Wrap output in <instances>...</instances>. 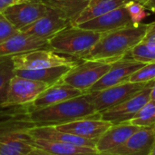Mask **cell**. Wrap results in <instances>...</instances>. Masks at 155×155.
<instances>
[{"label": "cell", "mask_w": 155, "mask_h": 155, "mask_svg": "<svg viewBox=\"0 0 155 155\" xmlns=\"http://www.w3.org/2000/svg\"><path fill=\"white\" fill-rule=\"evenodd\" d=\"M153 83L154 81L150 82L145 88L125 102L100 113V118L111 123L112 124L129 122L151 100V91Z\"/></svg>", "instance_id": "cell-9"}, {"label": "cell", "mask_w": 155, "mask_h": 155, "mask_svg": "<svg viewBox=\"0 0 155 155\" xmlns=\"http://www.w3.org/2000/svg\"><path fill=\"white\" fill-rule=\"evenodd\" d=\"M12 116L36 126H57L86 117H97L100 114L95 112L88 94H84L52 106Z\"/></svg>", "instance_id": "cell-2"}, {"label": "cell", "mask_w": 155, "mask_h": 155, "mask_svg": "<svg viewBox=\"0 0 155 155\" xmlns=\"http://www.w3.org/2000/svg\"><path fill=\"white\" fill-rule=\"evenodd\" d=\"M125 57L136 60L143 64L155 63V46L140 43Z\"/></svg>", "instance_id": "cell-26"}, {"label": "cell", "mask_w": 155, "mask_h": 155, "mask_svg": "<svg viewBox=\"0 0 155 155\" xmlns=\"http://www.w3.org/2000/svg\"><path fill=\"white\" fill-rule=\"evenodd\" d=\"M82 94H84L80 90L63 82H58L46 88L33 103L26 106L19 108L20 111H22L23 113H28L54 105L56 104L80 96Z\"/></svg>", "instance_id": "cell-12"}, {"label": "cell", "mask_w": 155, "mask_h": 155, "mask_svg": "<svg viewBox=\"0 0 155 155\" xmlns=\"http://www.w3.org/2000/svg\"><path fill=\"white\" fill-rule=\"evenodd\" d=\"M154 141V128H143L123 144L98 155H150Z\"/></svg>", "instance_id": "cell-14"}, {"label": "cell", "mask_w": 155, "mask_h": 155, "mask_svg": "<svg viewBox=\"0 0 155 155\" xmlns=\"http://www.w3.org/2000/svg\"><path fill=\"white\" fill-rule=\"evenodd\" d=\"M29 134L34 139H43V140H50L56 141L62 143H67L78 146L90 147L94 148L96 145V141L87 140L84 138L78 137L76 135L60 132L55 129L54 126H36L32 125L28 128Z\"/></svg>", "instance_id": "cell-19"}, {"label": "cell", "mask_w": 155, "mask_h": 155, "mask_svg": "<svg viewBox=\"0 0 155 155\" xmlns=\"http://www.w3.org/2000/svg\"><path fill=\"white\" fill-rule=\"evenodd\" d=\"M124 6L130 15L133 25H140L141 24H143V21L147 17V10L141 3L137 1H130Z\"/></svg>", "instance_id": "cell-27"}, {"label": "cell", "mask_w": 155, "mask_h": 155, "mask_svg": "<svg viewBox=\"0 0 155 155\" xmlns=\"http://www.w3.org/2000/svg\"><path fill=\"white\" fill-rule=\"evenodd\" d=\"M111 65L112 64L105 62L80 59L60 82L67 84L84 94H88L90 89L109 71Z\"/></svg>", "instance_id": "cell-6"}, {"label": "cell", "mask_w": 155, "mask_h": 155, "mask_svg": "<svg viewBox=\"0 0 155 155\" xmlns=\"http://www.w3.org/2000/svg\"><path fill=\"white\" fill-rule=\"evenodd\" d=\"M48 7L64 15L74 25L75 20L86 8L90 0H39Z\"/></svg>", "instance_id": "cell-23"}, {"label": "cell", "mask_w": 155, "mask_h": 155, "mask_svg": "<svg viewBox=\"0 0 155 155\" xmlns=\"http://www.w3.org/2000/svg\"><path fill=\"white\" fill-rule=\"evenodd\" d=\"M101 35L77 25H69L49 39L48 48L76 59H83L94 46Z\"/></svg>", "instance_id": "cell-3"}, {"label": "cell", "mask_w": 155, "mask_h": 155, "mask_svg": "<svg viewBox=\"0 0 155 155\" xmlns=\"http://www.w3.org/2000/svg\"><path fill=\"white\" fill-rule=\"evenodd\" d=\"M151 100H154L155 101V80L153 87H152V91H151Z\"/></svg>", "instance_id": "cell-34"}, {"label": "cell", "mask_w": 155, "mask_h": 155, "mask_svg": "<svg viewBox=\"0 0 155 155\" xmlns=\"http://www.w3.org/2000/svg\"><path fill=\"white\" fill-rule=\"evenodd\" d=\"M33 124L13 116L0 122V155H27L34 148L28 128Z\"/></svg>", "instance_id": "cell-4"}, {"label": "cell", "mask_w": 155, "mask_h": 155, "mask_svg": "<svg viewBox=\"0 0 155 155\" xmlns=\"http://www.w3.org/2000/svg\"><path fill=\"white\" fill-rule=\"evenodd\" d=\"M149 83L127 82L114 85L98 92L88 93L89 99L96 113L100 114L105 110L113 108L145 88Z\"/></svg>", "instance_id": "cell-7"}, {"label": "cell", "mask_w": 155, "mask_h": 155, "mask_svg": "<svg viewBox=\"0 0 155 155\" xmlns=\"http://www.w3.org/2000/svg\"><path fill=\"white\" fill-rule=\"evenodd\" d=\"M140 129L142 128L128 122L119 124H113L96 141L95 149L98 153L110 151L123 144Z\"/></svg>", "instance_id": "cell-18"}, {"label": "cell", "mask_w": 155, "mask_h": 155, "mask_svg": "<svg viewBox=\"0 0 155 155\" xmlns=\"http://www.w3.org/2000/svg\"><path fill=\"white\" fill-rule=\"evenodd\" d=\"M141 3L146 10H150L153 13H155V0H134Z\"/></svg>", "instance_id": "cell-32"}, {"label": "cell", "mask_w": 155, "mask_h": 155, "mask_svg": "<svg viewBox=\"0 0 155 155\" xmlns=\"http://www.w3.org/2000/svg\"><path fill=\"white\" fill-rule=\"evenodd\" d=\"M34 145L51 155H98L94 148L78 146L67 143L34 139Z\"/></svg>", "instance_id": "cell-20"}, {"label": "cell", "mask_w": 155, "mask_h": 155, "mask_svg": "<svg viewBox=\"0 0 155 155\" xmlns=\"http://www.w3.org/2000/svg\"><path fill=\"white\" fill-rule=\"evenodd\" d=\"M50 85L21 76L14 75L8 85L5 100L2 108L24 107L33 103L41 93Z\"/></svg>", "instance_id": "cell-8"}, {"label": "cell", "mask_w": 155, "mask_h": 155, "mask_svg": "<svg viewBox=\"0 0 155 155\" xmlns=\"http://www.w3.org/2000/svg\"><path fill=\"white\" fill-rule=\"evenodd\" d=\"M130 1L134 0H90L86 8L75 20L74 25H78L101 15L124 6Z\"/></svg>", "instance_id": "cell-22"}, {"label": "cell", "mask_w": 155, "mask_h": 155, "mask_svg": "<svg viewBox=\"0 0 155 155\" xmlns=\"http://www.w3.org/2000/svg\"><path fill=\"white\" fill-rule=\"evenodd\" d=\"M128 123L140 128L155 129V101L150 100Z\"/></svg>", "instance_id": "cell-25"}, {"label": "cell", "mask_w": 155, "mask_h": 155, "mask_svg": "<svg viewBox=\"0 0 155 155\" xmlns=\"http://www.w3.org/2000/svg\"><path fill=\"white\" fill-rule=\"evenodd\" d=\"M73 66L63 65L56 66L51 68L45 69H37V70H15V74L17 76H21L24 78L39 81L42 83H45L49 85H53L61 81L64 75L72 68Z\"/></svg>", "instance_id": "cell-21"}, {"label": "cell", "mask_w": 155, "mask_h": 155, "mask_svg": "<svg viewBox=\"0 0 155 155\" xmlns=\"http://www.w3.org/2000/svg\"><path fill=\"white\" fill-rule=\"evenodd\" d=\"M17 32H19V30L16 29L3 14H0V45L8 40Z\"/></svg>", "instance_id": "cell-29"}, {"label": "cell", "mask_w": 155, "mask_h": 155, "mask_svg": "<svg viewBox=\"0 0 155 155\" xmlns=\"http://www.w3.org/2000/svg\"><path fill=\"white\" fill-rule=\"evenodd\" d=\"M131 25H133L132 19L127 9L124 5L91 20L84 22L77 26L104 34Z\"/></svg>", "instance_id": "cell-15"}, {"label": "cell", "mask_w": 155, "mask_h": 155, "mask_svg": "<svg viewBox=\"0 0 155 155\" xmlns=\"http://www.w3.org/2000/svg\"><path fill=\"white\" fill-rule=\"evenodd\" d=\"M113 124L97 117H86L71 123L54 126L56 130L76 135L87 140L97 141Z\"/></svg>", "instance_id": "cell-13"}, {"label": "cell", "mask_w": 155, "mask_h": 155, "mask_svg": "<svg viewBox=\"0 0 155 155\" xmlns=\"http://www.w3.org/2000/svg\"><path fill=\"white\" fill-rule=\"evenodd\" d=\"M14 75L15 66L12 56L0 57V108L5 100L9 82Z\"/></svg>", "instance_id": "cell-24"}, {"label": "cell", "mask_w": 155, "mask_h": 155, "mask_svg": "<svg viewBox=\"0 0 155 155\" xmlns=\"http://www.w3.org/2000/svg\"><path fill=\"white\" fill-rule=\"evenodd\" d=\"M145 64L124 57L112 64L109 71L90 89L89 93L98 92L114 85L130 82L133 74L143 67Z\"/></svg>", "instance_id": "cell-11"}, {"label": "cell", "mask_w": 155, "mask_h": 155, "mask_svg": "<svg viewBox=\"0 0 155 155\" xmlns=\"http://www.w3.org/2000/svg\"><path fill=\"white\" fill-rule=\"evenodd\" d=\"M27 155H51L49 154L48 153H46V152H45V151H43V150H41V149H39V148H36V147H35Z\"/></svg>", "instance_id": "cell-33"}, {"label": "cell", "mask_w": 155, "mask_h": 155, "mask_svg": "<svg viewBox=\"0 0 155 155\" xmlns=\"http://www.w3.org/2000/svg\"><path fill=\"white\" fill-rule=\"evenodd\" d=\"M48 41L49 39L47 38L35 36L19 31L0 45V57L14 56L39 48H48Z\"/></svg>", "instance_id": "cell-17"}, {"label": "cell", "mask_w": 155, "mask_h": 155, "mask_svg": "<svg viewBox=\"0 0 155 155\" xmlns=\"http://www.w3.org/2000/svg\"><path fill=\"white\" fill-rule=\"evenodd\" d=\"M69 25H72V24L64 15L56 10L50 8L49 12L45 16L20 31L35 36L50 39L52 36Z\"/></svg>", "instance_id": "cell-16"}, {"label": "cell", "mask_w": 155, "mask_h": 155, "mask_svg": "<svg viewBox=\"0 0 155 155\" xmlns=\"http://www.w3.org/2000/svg\"><path fill=\"white\" fill-rule=\"evenodd\" d=\"M150 155H155V141H154V143H153V147H152V150H151Z\"/></svg>", "instance_id": "cell-35"}, {"label": "cell", "mask_w": 155, "mask_h": 155, "mask_svg": "<svg viewBox=\"0 0 155 155\" xmlns=\"http://www.w3.org/2000/svg\"><path fill=\"white\" fill-rule=\"evenodd\" d=\"M141 43L147 45L155 46V21L151 24H148L145 35Z\"/></svg>", "instance_id": "cell-30"}, {"label": "cell", "mask_w": 155, "mask_h": 155, "mask_svg": "<svg viewBox=\"0 0 155 155\" xmlns=\"http://www.w3.org/2000/svg\"><path fill=\"white\" fill-rule=\"evenodd\" d=\"M148 24L127 25L101 35L91 51L81 60L113 64L124 58L143 39Z\"/></svg>", "instance_id": "cell-1"}, {"label": "cell", "mask_w": 155, "mask_h": 155, "mask_svg": "<svg viewBox=\"0 0 155 155\" xmlns=\"http://www.w3.org/2000/svg\"><path fill=\"white\" fill-rule=\"evenodd\" d=\"M15 70H37L56 66L75 65L80 59L57 53L50 48H39L12 56Z\"/></svg>", "instance_id": "cell-5"}, {"label": "cell", "mask_w": 155, "mask_h": 155, "mask_svg": "<svg viewBox=\"0 0 155 155\" xmlns=\"http://www.w3.org/2000/svg\"><path fill=\"white\" fill-rule=\"evenodd\" d=\"M25 1H30V0H0V14H3L4 11L10 5L25 2Z\"/></svg>", "instance_id": "cell-31"}, {"label": "cell", "mask_w": 155, "mask_h": 155, "mask_svg": "<svg viewBox=\"0 0 155 155\" xmlns=\"http://www.w3.org/2000/svg\"><path fill=\"white\" fill-rule=\"evenodd\" d=\"M155 80V63L145 64L143 67L132 74V83H149Z\"/></svg>", "instance_id": "cell-28"}, {"label": "cell", "mask_w": 155, "mask_h": 155, "mask_svg": "<svg viewBox=\"0 0 155 155\" xmlns=\"http://www.w3.org/2000/svg\"><path fill=\"white\" fill-rule=\"evenodd\" d=\"M50 10L39 0H30L15 4L7 7L3 15L19 31L45 16Z\"/></svg>", "instance_id": "cell-10"}]
</instances>
